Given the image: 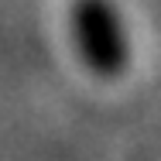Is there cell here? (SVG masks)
Instances as JSON below:
<instances>
[{
  "instance_id": "obj_1",
  "label": "cell",
  "mask_w": 161,
  "mask_h": 161,
  "mask_svg": "<svg viewBox=\"0 0 161 161\" xmlns=\"http://www.w3.org/2000/svg\"><path fill=\"white\" fill-rule=\"evenodd\" d=\"M69 31L79 58L96 75H117L127 65V31L113 0H75L69 7Z\"/></svg>"
}]
</instances>
